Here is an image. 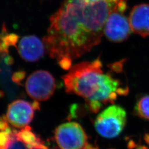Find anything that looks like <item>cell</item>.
<instances>
[{"label":"cell","instance_id":"8","mask_svg":"<svg viewBox=\"0 0 149 149\" xmlns=\"http://www.w3.org/2000/svg\"><path fill=\"white\" fill-rule=\"evenodd\" d=\"M17 48L20 56L28 62L37 61L43 57L46 50L43 41L34 36L23 37Z\"/></svg>","mask_w":149,"mask_h":149},{"label":"cell","instance_id":"7","mask_svg":"<svg viewBox=\"0 0 149 149\" xmlns=\"http://www.w3.org/2000/svg\"><path fill=\"white\" fill-rule=\"evenodd\" d=\"M120 11H114L109 16L104 28V34L113 42H122L128 39L132 29L129 19Z\"/></svg>","mask_w":149,"mask_h":149},{"label":"cell","instance_id":"2","mask_svg":"<svg viewBox=\"0 0 149 149\" xmlns=\"http://www.w3.org/2000/svg\"><path fill=\"white\" fill-rule=\"evenodd\" d=\"M62 77L67 93L85 99L89 110L99 112L103 107L113 104L119 96L128 93V86L118 77L123 71L122 63L112 64L107 71L100 58L72 66Z\"/></svg>","mask_w":149,"mask_h":149},{"label":"cell","instance_id":"1","mask_svg":"<svg viewBox=\"0 0 149 149\" xmlns=\"http://www.w3.org/2000/svg\"><path fill=\"white\" fill-rule=\"evenodd\" d=\"M126 7L109 0L96 2L64 0L50 18L43 40L46 50L63 69L69 70L73 60L100 43L111 13L123 12Z\"/></svg>","mask_w":149,"mask_h":149},{"label":"cell","instance_id":"6","mask_svg":"<svg viewBox=\"0 0 149 149\" xmlns=\"http://www.w3.org/2000/svg\"><path fill=\"white\" fill-rule=\"evenodd\" d=\"M39 106L37 101L31 103L21 100H16L8 105L6 118L14 128H26L32 122L34 111Z\"/></svg>","mask_w":149,"mask_h":149},{"label":"cell","instance_id":"5","mask_svg":"<svg viewBox=\"0 0 149 149\" xmlns=\"http://www.w3.org/2000/svg\"><path fill=\"white\" fill-rule=\"evenodd\" d=\"M27 94L36 101H45L52 96L56 88L53 76L45 70H37L30 74L26 82Z\"/></svg>","mask_w":149,"mask_h":149},{"label":"cell","instance_id":"11","mask_svg":"<svg viewBox=\"0 0 149 149\" xmlns=\"http://www.w3.org/2000/svg\"><path fill=\"white\" fill-rule=\"evenodd\" d=\"M84 1H85L86 2H98V1H101L103 0H84ZM109 1L114 2L119 5H127V0H109Z\"/></svg>","mask_w":149,"mask_h":149},{"label":"cell","instance_id":"12","mask_svg":"<svg viewBox=\"0 0 149 149\" xmlns=\"http://www.w3.org/2000/svg\"><path fill=\"white\" fill-rule=\"evenodd\" d=\"M30 149H49V148H48V147H47V146H45V144L44 143V144L40 145V146H38V147Z\"/></svg>","mask_w":149,"mask_h":149},{"label":"cell","instance_id":"4","mask_svg":"<svg viewBox=\"0 0 149 149\" xmlns=\"http://www.w3.org/2000/svg\"><path fill=\"white\" fill-rule=\"evenodd\" d=\"M55 139L59 149H87L90 145L84 129L74 122L58 126L55 131Z\"/></svg>","mask_w":149,"mask_h":149},{"label":"cell","instance_id":"9","mask_svg":"<svg viewBox=\"0 0 149 149\" xmlns=\"http://www.w3.org/2000/svg\"><path fill=\"white\" fill-rule=\"evenodd\" d=\"M128 19L133 32L143 37L149 36V4L135 6Z\"/></svg>","mask_w":149,"mask_h":149},{"label":"cell","instance_id":"3","mask_svg":"<svg viewBox=\"0 0 149 149\" xmlns=\"http://www.w3.org/2000/svg\"><path fill=\"white\" fill-rule=\"evenodd\" d=\"M127 119V113L123 108L118 105H112L98 114L95 122V127L102 136L114 138L122 132Z\"/></svg>","mask_w":149,"mask_h":149},{"label":"cell","instance_id":"10","mask_svg":"<svg viewBox=\"0 0 149 149\" xmlns=\"http://www.w3.org/2000/svg\"><path fill=\"white\" fill-rule=\"evenodd\" d=\"M137 115L144 119L149 120V96L142 97L135 106Z\"/></svg>","mask_w":149,"mask_h":149}]
</instances>
